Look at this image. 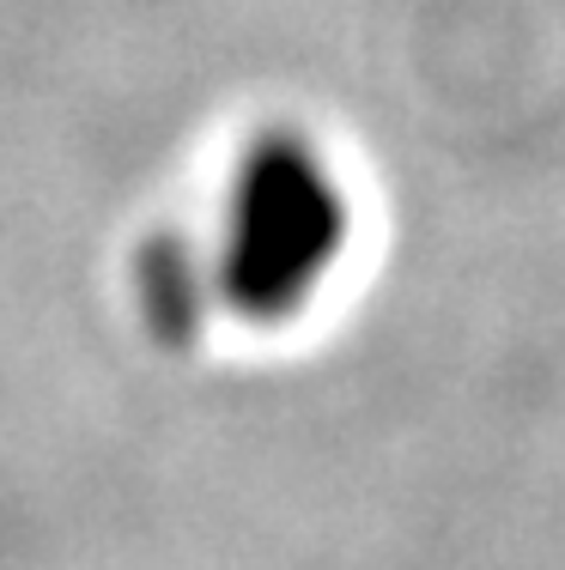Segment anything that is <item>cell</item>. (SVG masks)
I'll return each instance as SVG.
<instances>
[{
  "instance_id": "cell-1",
  "label": "cell",
  "mask_w": 565,
  "mask_h": 570,
  "mask_svg": "<svg viewBox=\"0 0 565 570\" xmlns=\"http://www.w3.org/2000/svg\"><path fill=\"white\" fill-rule=\"evenodd\" d=\"M353 249V188L316 134L267 121L232 158L201 249L213 309L244 328H286L329 292Z\"/></svg>"
},
{
  "instance_id": "cell-2",
  "label": "cell",
  "mask_w": 565,
  "mask_h": 570,
  "mask_svg": "<svg viewBox=\"0 0 565 570\" xmlns=\"http://www.w3.org/2000/svg\"><path fill=\"white\" fill-rule=\"evenodd\" d=\"M140 304H146V322H153L158 341H188L195 322L213 309L207 262L183 237H158L140 255Z\"/></svg>"
}]
</instances>
